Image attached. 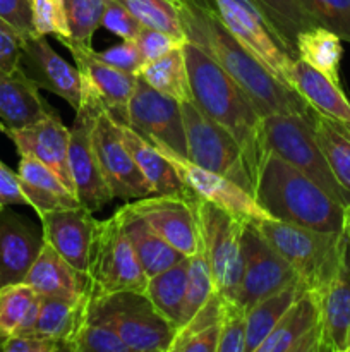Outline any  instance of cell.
Segmentation results:
<instances>
[{
	"label": "cell",
	"mask_w": 350,
	"mask_h": 352,
	"mask_svg": "<svg viewBox=\"0 0 350 352\" xmlns=\"http://www.w3.org/2000/svg\"><path fill=\"white\" fill-rule=\"evenodd\" d=\"M185 40L198 45L244 91L263 117L271 113L311 116L301 93L277 78L253 50L230 31L208 0H175Z\"/></svg>",
	"instance_id": "1"
},
{
	"label": "cell",
	"mask_w": 350,
	"mask_h": 352,
	"mask_svg": "<svg viewBox=\"0 0 350 352\" xmlns=\"http://www.w3.org/2000/svg\"><path fill=\"white\" fill-rule=\"evenodd\" d=\"M182 50L187 64L192 100L237 141L256 186L257 174L268 155L264 117L247 93L198 45L185 40Z\"/></svg>",
	"instance_id": "2"
},
{
	"label": "cell",
	"mask_w": 350,
	"mask_h": 352,
	"mask_svg": "<svg viewBox=\"0 0 350 352\" xmlns=\"http://www.w3.org/2000/svg\"><path fill=\"white\" fill-rule=\"evenodd\" d=\"M254 198L275 220L325 232L343 230L345 206L273 151L261 165Z\"/></svg>",
	"instance_id": "3"
},
{
	"label": "cell",
	"mask_w": 350,
	"mask_h": 352,
	"mask_svg": "<svg viewBox=\"0 0 350 352\" xmlns=\"http://www.w3.org/2000/svg\"><path fill=\"white\" fill-rule=\"evenodd\" d=\"M254 223L309 291L325 289L349 260L350 243L343 232H325L275 219Z\"/></svg>",
	"instance_id": "4"
},
{
	"label": "cell",
	"mask_w": 350,
	"mask_h": 352,
	"mask_svg": "<svg viewBox=\"0 0 350 352\" xmlns=\"http://www.w3.org/2000/svg\"><path fill=\"white\" fill-rule=\"evenodd\" d=\"M86 315L108 323L130 352H170L175 327L139 291L88 292Z\"/></svg>",
	"instance_id": "5"
},
{
	"label": "cell",
	"mask_w": 350,
	"mask_h": 352,
	"mask_svg": "<svg viewBox=\"0 0 350 352\" xmlns=\"http://www.w3.org/2000/svg\"><path fill=\"white\" fill-rule=\"evenodd\" d=\"M311 116L271 113L264 117V141H266L268 151H273L292 167L312 179L340 205L349 206L350 192L342 188V184L333 175L325 153L314 136Z\"/></svg>",
	"instance_id": "6"
},
{
	"label": "cell",
	"mask_w": 350,
	"mask_h": 352,
	"mask_svg": "<svg viewBox=\"0 0 350 352\" xmlns=\"http://www.w3.org/2000/svg\"><path fill=\"white\" fill-rule=\"evenodd\" d=\"M88 282L91 294L146 291L148 275L144 274L117 213L96 222L89 253Z\"/></svg>",
	"instance_id": "7"
},
{
	"label": "cell",
	"mask_w": 350,
	"mask_h": 352,
	"mask_svg": "<svg viewBox=\"0 0 350 352\" xmlns=\"http://www.w3.org/2000/svg\"><path fill=\"white\" fill-rule=\"evenodd\" d=\"M196 213L216 292L225 301H233L242 270V236L247 220L198 196Z\"/></svg>",
	"instance_id": "8"
},
{
	"label": "cell",
	"mask_w": 350,
	"mask_h": 352,
	"mask_svg": "<svg viewBox=\"0 0 350 352\" xmlns=\"http://www.w3.org/2000/svg\"><path fill=\"white\" fill-rule=\"evenodd\" d=\"M100 107L102 100L98 93L82 76L81 105L75 110V119L69 127V167L79 203L93 213L113 201L93 144V129Z\"/></svg>",
	"instance_id": "9"
},
{
	"label": "cell",
	"mask_w": 350,
	"mask_h": 352,
	"mask_svg": "<svg viewBox=\"0 0 350 352\" xmlns=\"http://www.w3.org/2000/svg\"><path fill=\"white\" fill-rule=\"evenodd\" d=\"M180 109L187 141V160L225 175L254 195L253 177L237 141L220 124L209 119L194 100L180 103Z\"/></svg>",
	"instance_id": "10"
},
{
	"label": "cell",
	"mask_w": 350,
	"mask_h": 352,
	"mask_svg": "<svg viewBox=\"0 0 350 352\" xmlns=\"http://www.w3.org/2000/svg\"><path fill=\"white\" fill-rule=\"evenodd\" d=\"M299 280L294 268L268 243L254 222H247L242 236V270L233 301L247 311L256 302Z\"/></svg>",
	"instance_id": "11"
},
{
	"label": "cell",
	"mask_w": 350,
	"mask_h": 352,
	"mask_svg": "<svg viewBox=\"0 0 350 352\" xmlns=\"http://www.w3.org/2000/svg\"><path fill=\"white\" fill-rule=\"evenodd\" d=\"M93 144H95L103 179L113 199L132 201V199L154 195L150 182L141 174L139 167L120 136L119 122L106 112L103 103L96 113Z\"/></svg>",
	"instance_id": "12"
},
{
	"label": "cell",
	"mask_w": 350,
	"mask_h": 352,
	"mask_svg": "<svg viewBox=\"0 0 350 352\" xmlns=\"http://www.w3.org/2000/svg\"><path fill=\"white\" fill-rule=\"evenodd\" d=\"M208 3L222 17L230 31L242 40L280 81L292 86L294 58L275 36L253 0H208Z\"/></svg>",
	"instance_id": "13"
},
{
	"label": "cell",
	"mask_w": 350,
	"mask_h": 352,
	"mask_svg": "<svg viewBox=\"0 0 350 352\" xmlns=\"http://www.w3.org/2000/svg\"><path fill=\"white\" fill-rule=\"evenodd\" d=\"M129 126L150 143L187 158L180 103L151 88L139 76L129 102Z\"/></svg>",
	"instance_id": "14"
},
{
	"label": "cell",
	"mask_w": 350,
	"mask_h": 352,
	"mask_svg": "<svg viewBox=\"0 0 350 352\" xmlns=\"http://www.w3.org/2000/svg\"><path fill=\"white\" fill-rule=\"evenodd\" d=\"M153 146L167 157V160L174 165L175 172L182 179L185 188L198 198L213 203V205L220 206V208L226 210V212L233 213V215L240 217L247 222L271 219L264 212L263 206L256 201L253 192L244 189L237 182L230 181L225 175L216 174V172L208 170L205 167H199V165L192 164L187 158L167 150V148L158 146V144H153Z\"/></svg>",
	"instance_id": "15"
},
{
	"label": "cell",
	"mask_w": 350,
	"mask_h": 352,
	"mask_svg": "<svg viewBox=\"0 0 350 352\" xmlns=\"http://www.w3.org/2000/svg\"><path fill=\"white\" fill-rule=\"evenodd\" d=\"M127 203L178 253L192 256L201 250L196 195H151Z\"/></svg>",
	"instance_id": "16"
},
{
	"label": "cell",
	"mask_w": 350,
	"mask_h": 352,
	"mask_svg": "<svg viewBox=\"0 0 350 352\" xmlns=\"http://www.w3.org/2000/svg\"><path fill=\"white\" fill-rule=\"evenodd\" d=\"M21 67L38 88L60 96L74 110L79 109L82 98L81 71L60 57L48 43L47 36L34 33L23 40Z\"/></svg>",
	"instance_id": "17"
},
{
	"label": "cell",
	"mask_w": 350,
	"mask_h": 352,
	"mask_svg": "<svg viewBox=\"0 0 350 352\" xmlns=\"http://www.w3.org/2000/svg\"><path fill=\"white\" fill-rule=\"evenodd\" d=\"M62 45L72 54L75 67L95 88L106 112L119 124L129 126V102L134 93L137 76L124 72L96 57L93 47H84L72 40H62Z\"/></svg>",
	"instance_id": "18"
},
{
	"label": "cell",
	"mask_w": 350,
	"mask_h": 352,
	"mask_svg": "<svg viewBox=\"0 0 350 352\" xmlns=\"http://www.w3.org/2000/svg\"><path fill=\"white\" fill-rule=\"evenodd\" d=\"M256 352H323L318 294L304 289Z\"/></svg>",
	"instance_id": "19"
},
{
	"label": "cell",
	"mask_w": 350,
	"mask_h": 352,
	"mask_svg": "<svg viewBox=\"0 0 350 352\" xmlns=\"http://www.w3.org/2000/svg\"><path fill=\"white\" fill-rule=\"evenodd\" d=\"M9 140L16 144L19 157H33L47 165L62 179L75 195L74 181L69 167V127L62 122L58 113L48 116L31 126L5 131ZM78 196V195H75Z\"/></svg>",
	"instance_id": "20"
},
{
	"label": "cell",
	"mask_w": 350,
	"mask_h": 352,
	"mask_svg": "<svg viewBox=\"0 0 350 352\" xmlns=\"http://www.w3.org/2000/svg\"><path fill=\"white\" fill-rule=\"evenodd\" d=\"M40 220L45 243L50 244L67 263L88 277L89 253L98 222L93 219V212L79 205L41 215Z\"/></svg>",
	"instance_id": "21"
},
{
	"label": "cell",
	"mask_w": 350,
	"mask_h": 352,
	"mask_svg": "<svg viewBox=\"0 0 350 352\" xmlns=\"http://www.w3.org/2000/svg\"><path fill=\"white\" fill-rule=\"evenodd\" d=\"M55 112L24 69H0V124L3 131L21 129Z\"/></svg>",
	"instance_id": "22"
},
{
	"label": "cell",
	"mask_w": 350,
	"mask_h": 352,
	"mask_svg": "<svg viewBox=\"0 0 350 352\" xmlns=\"http://www.w3.org/2000/svg\"><path fill=\"white\" fill-rule=\"evenodd\" d=\"M43 244L33 223L0 210V289L24 280Z\"/></svg>",
	"instance_id": "23"
},
{
	"label": "cell",
	"mask_w": 350,
	"mask_h": 352,
	"mask_svg": "<svg viewBox=\"0 0 350 352\" xmlns=\"http://www.w3.org/2000/svg\"><path fill=\"white\" fill-rule=\"evenodd\" d=\"M23 282L41 298L64 299L71 302L81 301L89 291L88 277L67 263L45 241Z\"/></svg>",
	"instance_id": "24"
},
{
	"label": "cell",
	"mask_w": 350,
	"mask_h": 352,
	"mask_svg": "<svg viewBox=\"0 0 350 352\" xmlns=\"http://www.w3.org/2000/svg\"><path fill=\"white\" fill-rule=\"evenodd\" d=\"M321 309L323 352H347L350 342V261L331 282L316 292Z\"/></svg>",
	"instance_id": "25"
},
{
	"label": "cell",
	"mask_w": 350,
	"mask_h": 352,
	"mask_svg": "<svg viewBox=\"0 0 350 352\" xmlns=\"http://www.w3.org/2000/svg\"><path fill=\"white\" fill-rule=\"evenodd\" d=\"M115 213L122 222L127 239H129L130 246L134 248V253H136L148 278L161 274L172 265L180 261L182 258H185L174 246H170L129 203L120 206Z\"/></svg>",
	"instance_id": "26"
},
{
	"label": "cell",
	"mask_w": 350,
	"mask_h": 352,
	"mask_svg": "<svg viewBox=\"0 0 350 352\" xmlns=\"http://www.w3.org/2000/svg\"><path fill=\"white\" fill-rule=\"evenodd\" d=\"M292 86L312 110L335 120L350 133V100L342 86L299 58L292 65Z\"/></svg>",
	"instance_id": "27"
},
{
	"label": "cell",
	"mask_w": 350,
	"mask_h": 352,
	"mask_svg": "<svg viewBox=\"0 0 350 352\" xmlns=\"http://www.w3.org/2000/svg\"><path fill=\"white\" fill-rule=\"evenodd\" d=\"M17 174L30 199V206L38 217L81 205L78 196L62 182V179L36 158L21 157Z\"/></svg>",
	"instance_id": "28"
},
{
	"label": "cell",
	"mask_w": 350,
	"mask_h": 352,
	"mask_svg": "<svg viewBox=\"0 0 350 352\" xmlns=\"http://www.w3.org/2000/svg\"><path fill=\"white\" fill-rule=\"evenodd\" d=\"M119 131L127 150L132 155L141 174L150 182L154 195H192L185 188L182 179L178 177L174 165L146 138H143L139 133H136L132 127L126 126V124H119Z\"/></svg>",
	"instance_id": "29"
},
{
	"label": "cell",
	"mask_w": 350,
	"mask_h": 352,
	"mask_svg": "<svg viewBox=\"0 0 350 352\" xmlns=\"http://www.w3.org/2000/svg\"><path fill=\"white\" fill-rule=\"evenodd\" d=\"M295 54L305 62L340 85V64L343 57L342 38L323 26H311L301 31L295 40Z\"/></svg>",
	"instance_id": "30"
},
{
	"label": "cell",
	"mask_w": 350,
	"mask_h": 352,
	"mask_svg": "<svg viewBox=\"0 0 350 352\" xmlns=\"http://www.w3.org/2000/svg\"><path fill=\"white\" fill-rule=\"evenodd\" d=\"M304 285L301 280H295L283 287L281 291L261 299L259 302L249 308L246 311V323H247V340H246V352H256L257 347L264 342L271 330L278 325L281 316L287 313L292 302L302 294Z\"/></svg>",
	"instance_id": "31"
},
{
	"label": "cell",
	"mask_w": 350,
	"mask_h": 352,
	"mask_svg": "<svg viewBox=\"0 0 350 352\" xmlns=\"http://www.w3.org/2000/svg\"><path fill=\"white\" fill-rule=\"evenodd\" d=\"M86 301H88V294L78 302L40 296V309H38L33 333L55 340L62 347V351H65V346L84 318Z\"/></svg>",
	"instance_id": "32"
},
{
	"label": "cell",
	"mask_w": 350,
	"mask_h": 352,
	"mask_svg": "<svg viewBox=\"0 0 350 352\" xmlns=\"http://www.w3.org/2000/svg\"><path fill=\"white\" fill-rule=\"evenodd\" d=\"M189 263H191L189 256H185L161 274L150 277L146 291H144L154 308L175 327V330L180 323L185 287H187Z\"/></svg>",
	"instance_id": "33"
},
{
	"label": "cell",
	"mask_w": 350,
	"mask_h": 352,
	"mask_svg": "<svg viewBox=\"0 0 350 352\" xmlns=\"http://www.w3.org/2000/svg\"><path fill=\"white\" fill-rule=\"evenodd\" d=\"M38 309L40 296L24 282L0 289V340L33 332Z\"/></svg>",
	"instance_id": "34"
},
{
	"label": "cell",
	"mask_w": 350,
	"mask_h": 352,
	"mask_svg": "<svg viewBox=\"0 0 350 352\" xmlns=\"http://www.w3.org/2000/svg\"><path fill=\"white\" fill-rule=\"evenodd\" d=\"M137 76L151 88L177 100L178 103L192 102L191 81H189V71L182 47L175 48L170 54L150 64H144Z\"/></svg>",
	"instance_id": "35"
},
{
	"label": "cell",
	"mask_w": 350,
	"mask_h": 352,
	"mask_svg": "<svg viewBox=\"0 0 350 352\" xmlns=\"http://www.w3.org/2000/svg\"><path fill=\"white\" fill-rule=\"evenodd\" d=\"M253 3L263 14L268 26L283 45L287 54L295 60V40L299 33L316 26L311 17L302 10L297 0H253Z\"/></svg>",
	"instance_id": "36"
},
{
	"label": "cell",
	"mask_w": 350,
	"mask_h": 352,
	"mask_svg": "<svg viewBox=\"0 0 350 352\" xmlns=\"http://www.w3.org/2000/svg\"><path fill=\"white\" fill-rule=\"evenodd\" d=\"M312 127L319 148L336 181L350 192V133L335 120L312 110Z\"/></svg>",
	"instance_id": "37"
},
{
	"label": "cell",
	"mask_w": 350,
	"mask_h": 352,
	"mask_svg": "<svg viewBox=\"0 0 350 352\" xmlns=\"http://www.w3.org/2000/svg\"><path fill=\"white\" fill-rule=\"evenodd\" d=\"M189 261H191V263H189L187 287H185L184 306H182L180 323H178L177 330H180L182 327L187 325V323L198 315L199 309H201L216 292L211 268H209L208 258H206L205 251H202V246L198 253L189 256Z\"/></svg>",
	"instance_id": "38"
},
{
	"label": "cell",
	"mask_w": 350,
	"mask_h": 352,
	"mask_svg": "<svg viewBox=\"0 0 350 352\" xmlns=\"http://www.w3.org/2000/svg\"><path fill=\"white\" fill-rule=\"evenodd\" d=\"M88 302V301H86ZM65 351L71 352H130L124 340L106 322L86 315L69 340Z\"/></svg>",
	"instance_id": "39"
},
{
	"label": "cell",
	"mask_w": 350,
	"mask_h": 352,
	"mask_svg": "<svg viewBox=\"0 0 350 352\" xmlns=\"http://www.w3.org/2000/svg\"><path fill=\"white\" fill-rule=\"evenodd\" d=\"M143 26L167 31L185 40L175 0H120Z\"/></svg>",
	"instance_id": "40"
},
{
	"label": "cell",
	"mask_w": 350,
	"mask_h": 352,
	"mask_svg": "<svg viewBox=\"0 0 350 352\" xmlns=\"http://www.w3.org/2000/svg\"><path fill=\"white\" fill-rule=\"evenodd\" d=\"M316 26H323L350 43V0H297Z\"/></svg>",
	"instance_id": "41"
},
{
	"label": "cell",
	"mask_w": 350,
	"mask_h": 352,
	"mask_svg": "<svg viewBox=\"0 0 350 352\" xmlns=\"http://www.w3.org/2000/svg\"><path fill=\"white\" fill-rule=\"evenodd\" d=\"M108 0H64L71 24L72 41L91 47L93 34L102 28V16Z\"/></svg>",
	"instance_id": "42"
},
{
	"label": "cell",
	"mask_w": 350,
	"mask_h": 352,
	"mask_svg": "<svg viewBox=\"0 0 350 352\" xmlns=\"http://www.w3.org/2000/svg\"><path fill=\"white\" fill-rule=\"evenodd\" d=\"M31 21L34 33L51 34L58 41L72 38L64 0H31Z\"/></svg>",
	"instance_id": "43"
},
{
	"label": "cell",
	"mask_w": 350,
	"mask_h": 352,
	"mask_svg": "<svg viewBox=\"0 0 350 352\" xmlns=\"http://www.w3.org/2000/svg\"><path fill=\"white\" fill-rule=\"evenodd\" d=\"M247 323L246 311L232 301H225L222 315V330L216 352H246Z\"/></svg>",
	"instance_id": "44"
},
{
	"label": "cell",
	"mask_w": 350,
	"mask_h": 352,
	"mask_svg": "<svg viewBox=\"0 0 350 352\" xmlns=\"http://www.w3.org/2000/svg\"><path fill=\"white\" fill-rule=\"evenodd\" d=\"M102 26L122 40H136L143 23L120 0H108L102 16Z\"/></svg>",
	"instance_id": "45"
},
{
	"label": "cell",
	"mask_w": 350,
	"mask_h": 352,
	"mask_svg": "<svg viewBox=\"0 0 350 352\" xmlns=\"http://www.w3.org/2000/svg\"><path fill=\"white\" fill-rule=\"evenodd\" d=\"M136 43L139 47L141 55H143L144 64H150V62L170 54L175 48L182 47L185 40L174 36V34L167 33V31L143 26V30L137 34Z\"/></svg>",
	"instance_id": "46"
},
{
	"label": "cell",
	"mask_w": 350,
	"mask_h": 352,
	"mask_svg": "<svg viewBox=\"0 0 350 352\" xmlns=\"http://www.w3.org/2000/svg\"><path fill=\"white\" fill-rule=\"evenodd\" d=\"M95 54L103 62L124 72H129V74L137 76L144 65L143 55H141L136 40H122V43L113 45V47L105 48L102 52L95 50Z\"/></svg>",
	"instance_id": "47"
},
{
	"label": "cell",
	"mask_w": 350,
	"mask_h": 352,
	"mask_svg": "<svg viewBox=\"0 0 350 352\" xmlns=\"http://www.w3.org/2000/svg\"><path fill=\"white\" fill-rule=\"evenodd\" d=\"M0 19L9 24L23 40L34 34L31 0H0Z\"/></svg>",
	"instance_id": "48"
},
{
	"label": "cell",
	"mask_w": 350,
	"mask_h": 352,
	"mask_svg": "<svg viewBox=\"0 0 350 352\" xmlns=\"http://www.w3.org/2000/svg\"><path fill=\"white\" fill-rule=\"evenodd\" d=\"M220 330H222V320L184 339L175 340L170 352H216L220 342Z\"/></svg>",
	"instance_id": "49"
},
{
	"label": "cell",
	"mask_w": 350,
	"mask_h": 352,
	"mask_svg": "<svg viewBox=\"0 0 350 352\" xmlns=\"http://www.w3.org/2000/svg\"><path fill=\"white\" fill-rule=\"evenodd\" d=\"M2 352H58L62 347L55 340L45 339L38 333H16L12 337L0 340Z\"/></svg>",
	"instance_id": "50"
},
{
	"label": "cell",
	"mask_w": 350,
	"mask_h": 352,
	"mask_svg": "<svg viewBox=\"0 0 350 352\" xmlns=\"http://www.w3.org/2000/svg\"><path fill=\"white\" fill-rule=\"evenodd\" d=\"M12 205H24L30 206V199H27L26 192H24L23 184H21V177L17 172L10 170L2 160H0V206Z\"/></svg>",
	"instance_id": "51"
},
{
	"label": "cell",
	"mask_w": 350,
	"mask_h": 352,
	"mask_svg": "<svg viewBox=\"0 0 350 352\" xmlns=\"http://www.w3.org/2000/svg\"><path fill=\"white\" fill-rule=\"evenodd\" d=\"M23 38L0 19V69H16L21 65Z\"/></svg>",
	"instance_id": "52"
},
{
	"label": "cell",
	"mask_w": 350,
	"mask_h": 352,
	"mask_svg": "<svg viewBox=\"0 0 350 352\" xmlns=\"http://www.w3.org/2000/svg\"><path fill=\"white\" fill-rule=\"evenodd\" d=\"M343 236L350 243V205L345 206V215H343Z\"/></svg>",
	"instance_id": "53"
},
{
	"label": "cell",
	"mask_w": 350,
	"mask_h": 352,
	"mask_svg": "<svg viewBox=\"0 0 350 352\" xmlns=\"http://www.w3.org/2000/svg\"><path fill=\"white\" fill-rule=\"evenodd\" d=\"M347 352H350V342H349V347H347Z\"/></svg>",
	"instance_id": "54"
},
{
	"label": "cell",
	"mask_w": 350,
	"mask_h": 352,
	"mask_svg": "<svg viewBox=\"0 0 350 352\" xmlns=\"http://www.w3.org/2000/svg\"><path fill=\"white\" fill-rule=\"evenodd\" d=\"M0 131H3V127H2V124H0Z\"/></svg>",
	"instance_id": "55"
},
{
	"label": "cell",
	"mask_w": 350,
	"mask_h": 352,
	"mask_svg": "<svg viewBox=\"0 0 350 352\" xmlns=\"http://www.w3.org/2000/svg\"><path fill=\"white\" fill-rule=\"evenodd\" d=\"M0 210H3V208H2V206H0Z\"/></svg>",
	"instance_id": "56"
}]
</instances>
